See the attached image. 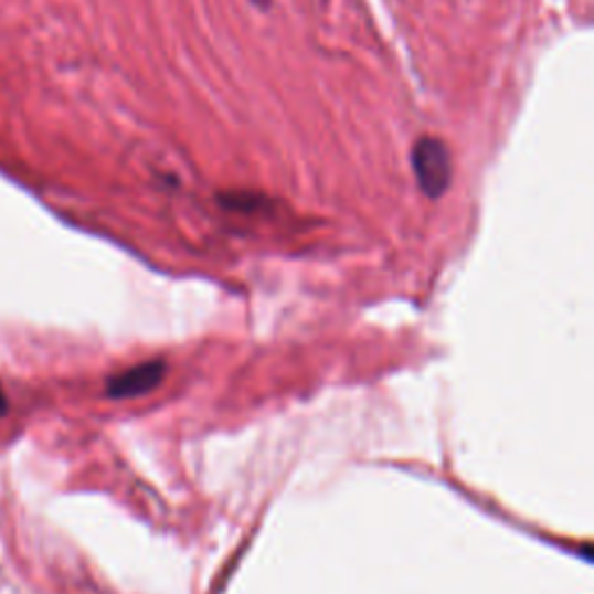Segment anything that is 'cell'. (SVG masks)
I'll use <instances>...</instances> for the list:
<instances>
[{"label": "cell", "instance_id": "1", "mask_svg": "<svg viewBox=\"0 0 594 594\" xmlns=\"http://www.w3.org/2000/svg\"><path fill=\"white\" fill-rule=\"evenodd\" d=\"M411 168H414L418 189L429 200H439L450 189L453 156L442 137H418L414 147H411Z\"/></svg>", "mask_w": 594, "mask_h": 594}, {"label": "cell", "instance_id": "3", "mask_svg": "<svg viewBox=\"0 0 594 594\" xmlns=\"http://www.w3.org/2000/svg\"><path fill=\"white\" fill-rule=\"evenodd\" d=\"M6 411H8V400L3 393V385H0V416H6Z\"/></svg>", "mask_w": 594, "mask_h": 594}, {"label": "cell", "instance_id": "2", "mask_svg": "<svg viewBox=\"0 0 594 594\" xmlns=\"http://www.w3.org/2000/svg\"><path fill=\"white\" fill-rule=\"evenodd\" d=\"M166 376V362L163 360H149L142 364H135L121 374H114L107 379V397L112 400H126L145 395L163 381Z\"/></svg>", "mask_w": 594, "mask_h": 594}]
</instances>
